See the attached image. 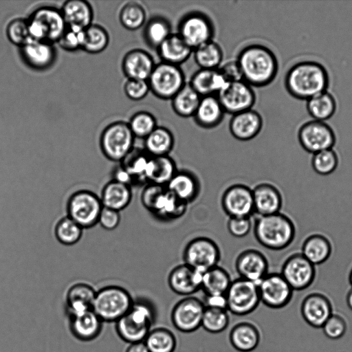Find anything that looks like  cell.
<instances>
[{
    "label": "cell",
    "mask_w": 352,
    "mask_h": 352,
    "mask_svg": "<svg viewBox=\"0 0 352 352\" xmlns=\"http://www.w3.org/2000/svg\"><path fill=\"white\" fill-rule=\"evenodd\" d=\"M332 252L330 240L324 234L314 233L304 240L300 253L315 266L327 261Z\"/></svg>",
    "instance_id": "obj_33"
},
{
    "label": "cell",
    "mask_w": 352,
    "mask_h": 352,
    "mask_svg": "<svg viewBox=\"0 0 352 352\" xmlns=\"http://www.w3.org/2000/svg\"><path fill=\"white\" fill-rule=\"evenodd\" d=\"M182 257L184 263L204 273L218 265L221 252L218 245L212 239L198 236L186 245Z\"/></svg>",
    "instance_id": "obj_10"
},
{
    "label": "cell",
    "mask_w": 352,
    "mask_h": 352,
    "mask_svg": "<svg viewBox=\"0 0 352 352\" xmlns=\"http://www.w3.org/2000/svg\"><path fill=\"white\" fill-rule=\"evenodd\" d=\"M218 69L229 82L243 80L241 69L236 60H232L221 65Z\"/></svg>",
    "instance_id": "obj_59"
},
{
    "label": "cell",
    "mask_w": 352,
    "mask_h": 352,
    "mask_svg": "<svg viewBox=\"0 0 352 352\" xmlns=\"http://www.w3.org/2000/svg\"><path fill=\"white\" fill-rule=\"evenodd\" d=\"M151 158L144 150H134L122 161V166L131 177L132 183L146 182V173Z\"/></svg>",
    "instance_id": "obj_44"
},
{
    "label": "cell",
    "mask_w": 352,
    "mask_h": 352,
    "mask_svg": "<svg viewBox=\"0 0 352 352\" xmlns=\"http://www.w3.org/2000/svg\"><path fill=\"white\" fill-rule=\"evenodd\" d=\"M298 139L302 148L312 154L333 148L336 141L332 128L325 122L316 120L308 121L300 127Z\"/></svg>",
    "instance_id": "obj_12"
},
{
    "label": "cell",
    "mask_w": 352,
    "mask_h": 352,
    "mask_svg": "<svg viewBox=\"0 0 352 352\" xmlns=\"http://www.w3.org/2000/svg\"><path fill=\"white\" fill-rule=\"evenodd\" d=\"M120 222V212L103 207L98 221L102 228L113 230L118 226Z\"/></svg>",
    "instance_id": "obj_58"
},
{
    "label": "cell",
    "mask_w": 352,
    "mask_h": 352,
    "mask_svg": "<svg viewBox=\"0 0 352 352\" xmlns=\"http://www.w3.org/2000/svg\"><path fill=\"white\" fill-rule=\"evenodd\" d=\"M83 230L67 216L58 221L55 226L54 234L56 239L60 243L72 245L80 241Z\"/></svg>",
    "instance_id": "obj_48"
},
{
    "label": "cell",
    "mask_w": 352,
    "mask_h": 352,
    "mask_svg": "<svg viewBox=\"0 0 352 352\" xmlns=\"http://www.w3.org/2000/svg\"><path fill=\"white\" fill-rule=\"evenodd\" d=\"M60 11L67 26L86 29L91 25L93 10L86 1H67L65 2Z\"/></svg>",
    "instance_id": "obj_34"
},
{
    "label": "cell",
    "mask_w": 352,
    "mask_h": 352,
    "mask_svg": "<svg viewBox=\"0 0 352 352\" xmlns=\"http://www.w3.org/2000/svg\"><path fill=\"white\" fill-rule=\"evenodd\" d=\"M229 82L217 69H199L192 76L190 86L201 97L218 94Z\"/></svg>",
    "instance_id": "obj_28"
},
{
    "label": "cell",
    "mask_w": 352,
    "mask_h": 352,
    "mask_svg": "<svg viewBox=\"0 0 352 352\" xmlns=\"http://www.w3.org/2000/svg\"><path fill=\"white\" fill-rule=\"evenodd\" d=\"M102 208L100 197L87 190L74 192L67 203V217L83 229L98 223Z\"/></svg>",
    "instance_id": "obj_8"
},
{
    "label": "cell",
    "mask_w": 352,
    "mask_h": 352,
    "mask_svg": "<svg viewBox=\"0 0 352 352\" xmlns=\"http://www.w3.org/2000/svg\"><path fill=\"white\" fill-rule=\"evenodd\" d=\"M254 234L258 243L271 250H281L294 241L296 227L293 221L280 212L258 216L254 225Z\"/></svg>",
    "instance_id": "obj_3"
},
{
    "label": "cell",
    "mask_w": 352,
    "mask_h": 352,
    "mask_svg": "<svg viewBox=\"0 0 352 352\" xmlns=\"http://www.w3.org/2000/svg\"><path fill=\"white\" fill-rule=\"evenodd\" d=\"M202 274L185 263L177 265L168 274V287L178 295L190 296L201 289Z\"/></svg>",
    "instance_id": "obj_21"
},
{
    "label": "cell",
    "mask_w": 352,
    "mask_h": 352,
    "mask_svg": "<svg viewBox=\"0 0 352 352\" xmlns=\"http://www.w3.org/2000/svg\"><path fill=\"white\" fill-rule=\"evenodd\" d=\"M204 302L195 296H186L173 306L170 319L174 327L183 333H192L201 325Z\"/></svg>",
    "instance_id": "obj_13"
},
{
    "label": "cell",
    "mask_w": 352,
    "mask_h": 352,
    "mask_svg": "<svg viewBox=\"0 0 352 352\" xmlns=\"http://www.w3.org/2000/svg\"><path fill=\"white\" fill-rule=\"evenodd\" d=\"M133 301L124 288L109 285L96 291L91 309L103 322H116L128 312Z\"/></svg>",
    "instance_id": "obj_5"
},
{
    "label": "cell",
    "mask_w": 352,
    "mask_h": 352,
    "mask_svg": "<svg viewBox=\"0 0 352 352\" xmlns=\"http://www.w3.org/2000/svg\"><path fill=\"white\" fill-rule=\"evenodd\" d=\"M306 108L314 120L324 122L334 115L337 103L334 96L326 91L307 100Z\"/></svg>",
    "instance_id": "obj_41"
},
{
    "label": "cell",
    "mask_w": 352,
    "mask_h": 352,
    "mask_svg": "<svg viewBox=\"0 0 352 352\" xmlns=\"http://www.w3.org/2000/svg\"><path fill=\"white\" fill-rule=\"evenodd\" d=\"M300 312L304 320L314 328H322L333 313L329 298L319 292L311 293L305 297L301 303Z\"/></svg>",
    "instance_id": "obj_20"
},
{
    "label": "cell",
    "mask_w": 352,
    "mask_h": 352,
    "mask_svg": "<svg viewBox=\"0 0 352 352\" xmlns=\"http://www.w3.org/2000/svg\"><path fill=\"white\" fill-rule=\"evenodd\" d=\"M177 171L175 161L169 155L151 156L146 173V184L166 186Z\"/></svg>",
    "instance_id": "obj_36"
},
{
    "label": "cell",
    "mask_w": 352,
    "mask_h": 352,
    "mask_svg": "<svg viewBox=\"0 0 352 352\" xmlns=\"http://www.w3.org/2000/svg\"><path fill=\"white\" fill-rule=\"evenodd\" d=\"M100 199L104 208L120 212L131 201V186L113 179L103 187Z\"/></svg>",
    "instance_id": "obj_31"
},
{
    "label": "cell",
    "mask_w": 352,
    "mask_h": 352,
    "mask_svg": "<svg viewBox=\"0 0 352 352\" xmlns=\"http://www.w3.org/2000/svg\"><path fill=\"white\" fill-rule=\"evenodd\" d=\"M144 33L148 45L156 48L172 34L169 23L160 16H155L147 23Z\"/></svg>",
    "instance_id": "obj_47"
},
{
    "label": "cell",
    "mask_w": 352,
    "mask_h": 352,
    "mask_svg": "<svg viewBox=\"0 0 352 352\" xmlns=\"http://www.w3.org/2000/svg\"><path fill=\"white\" fill-rule=\"evenodd\" d=\"M155 320V311L150 302L134 300L128 312L116 322V331L129 344L144 342Z\"/></svg>",
    "instance_id": "obj_4"
},
{
    "label": "cell",
    "mask_w": 352,
    "mask_h": 352,
    "mask_svg": "<svg viewBox=\"0 0 352 352\" xmlns=\"http://www.w3.org/2000/svg\"><path fill=\"white\" fill-rule=\"evenodd\" d=\"M252 226L250 217H230L227 221L228 232L236 238L246 236L250 232Z\"/></svg>",
    "instance_id": "obj_57"
},
{
    "label": "cell",
    "mask_w": 352,
    "mask_h": 352,
    "mask_svg": "<svg viewBox=\"0 0 352 352\" xmlns=\"http://www.w3.org/2000/svg\"><path fill=\"white\" fill-rule=\"evenodd\" d=\"M236 60L243 80L252 87L269 85L278 73V63L276 55L262 45L253 44L243 48Z\"/></svg>",
    "instance_id": "obj_2"
},
{
    "label": "cell",
    "mask_w": 352,
    "mask_h": 352,
    "mask_svg": "<svg viewBox=\"0 0 352 352\" xmlns=\"http://www.w3.org/2000/svg\"><path fill=\"white\" fill-rule=\"evenodd\" d=\"M232 281L228 272L217 265L202 274L201 289L206 296H226Z\"/></svg>",
    "instance_id": "obj_39"
},
{
    "label": "cell",
    "mask_w": 352,
    "mask_h": 352,
    "mask_svg": "<svg viewBox=\"0 0 352 352\" xmlns=\"http://www.w3.org/2000/svg\"><path fill=\"white\" fill-rule=\"evenodd\" d=\"M85 31L78 27H69L67 28L57 42L61 48L66 51L73 52L82 49L85 40Z\"/></svg>",
    "instance_id": "obj_53"
},
{
    "label": "cell",
    "mask_w": 352,
    "mask_h": 352,
    "mask_svg": "<svg viewBox=\"0 0 352 352\" xmlns=\"http://www.w3.org/2000/svg\"><path fill=\"white\" fill-rule=\"evenodd\" d=\"M20 49L24 62L36 70L48 69L56 60V49L50 43L32 40Z\"/></svg>",
    "instance_id": "obj_22"
},
{
    "label": "cell",
    "mask_w": 352,
    "mask_h": 352,
    "mask_svg": "<svg viewBox=\"0 0 352 352\" xmlns=\"http://www.w3.org/2000/svg\"><path fill=\"white\" fill-rule=\"evenodd\" d=\"M346 300L349 308L352 311V287L347 293Z\"/></svg>",
    "instance_id": "obj_62"
},
{
    "label": "cell",
    "mask_w": 352,
    "mask_h": 352,
    "mask_svg": "<svg viewBox=\"0 0 352 352\" xmlns=\"http://www.w3.org/2000/svg\"><path fill=\"white\" fill-rule=\"evenodd\" d=\"M254 213L266 216L280 212L283 197L280 190L270 183H261L252 188Z\"/></svg>",
    "instance_id": "obj_23"
},
{
    "label": "cell",
    "mask_w": 352,
    "mask_h": 352,
    "mask_svg": "<svg viewBox=\"0 0 352 352\" xmlns=\"http://www.w3.org/2000/svg\"><path fill=\"white\" fill-rule=\"evenodd\" d=\"M157 50L163 62L178 66L189 58L193 50L178 34H171Z\"/></svg>",
    "instance_id": "obj_35"
},
{
    "label": "cell",
    "mask_w": 352,
    "mask_h": 352,
    "mask_svg": "<svg viewBox=\"0 0 352 352\" xmlns=\"http://www.w3.org/2000/svg\"><path fill=\"white\" fill-rule=\"evenodd\" d=\"M147 81L150 91L163 100H171L186 85L181 68L163 61L155 65Z\"/></svg>",
    "instance_id": "obj_9"
},
{
    "label": "cell",
    "mask_w": 352,
    "mask_h": 352,
    "mask_svg": "<svg viewBox=\"0 0 352 352\" xmlns=\"http://www.w3.org/2000/svg\"><path fill=\"white\" fill-rule=\"evenodd\" d=\"M217 97L224 111L232 115L251 109L256 100L252 86L243 80L228 82Z\"/></svg>",
    "instance_id": "obj_15"
},
{
    "label": "cell",
    "mask_w": 352,
    "mask_h": 352,
    "mask_svg": "<svg viewBox=\"0 0 352 352\" xmlns=\"http://www.w3.org/2000/svg\"><path fill=\"white\" fill-rule=\"evenodd\" d=\"M119 18L124 28L129 30H136L145 23L146 12L141 5L130 2L122 7Z\"/></svg>",
    "instance_id": "obj_49"
},
{
    "label": "cell",
    "mask_w": 352,
    "mask_h": 352,
    "mask_svg": "<svg viewBox=\"0 0 352 352\" xmlns=\"http://www.w3.org/2000/svg\"><path fill=\"white\" fill-rule=\"evenodd\" d=\"M324 334L329 339L338 340L343 337L347 330L344 318L333 313L322 327Z\"/></svg>",
    "instance_id": "obj_54"
},
{
    "label": "cell",
    "mask_w": 352,
    "mask_h": 352,
    "mask_svg": "<svg viewBox=\"0 0 352 352\" xmlns=\"http://www.w3.org/2000/svg\"><path fill=\"white\" fill-rule=\"evenodd\" d=\"M126 96L132 100H140L144 98L150 91L147 80L128 79L124 86Z\"/></svg>",
    "instance_id": "obj_55"
},
{
    "label": "cell",
    "mask_w": 352,
    "mask_h": 352,
    "mask_svg": "<svg viewBox=\"0 0 352 352\" xmlns=\"http://www.w3.org/2000/svg\"><path fill=\"white\" fill-rule=\"evenodd\" d=\"M263 127L261 116L252 109L232 115L229 129L236 140L248 141L255 138Z\"/></svg>",
    "instance_id": "obj_24"
},
{
    "label": "cell",
    "mask_w": 352,
    "mask_h": 352,
    "mask_svg": "<svg viewBox=\"0 0 352 352\" xmlns=\"http://www.w3.org/2000/svg\"><path fill=\"white\" fill-rule=\"evenodd\" d=\"M213 26L208 16L200 12L184 16L178 27V34L192 50L212 40Z\"/></svg>",
    "instance_id": "obj_17"
},
{
    "label": "cell",
    "mask_w": 352,
    "mask_h": 352,
    "mask_svg": "<svg viewBox=\"0 0 352 352\" xmlns=\"http://www.w3.org/2000/svg\"><path fill=\"white\" fill-rule=\"evenodd\" d=\"M166 186L148 183L143 188L140 200L142 206L151 213L160 196L165 190Z\"/></svg>",
    "instance_id": "obj_56"
},
{
    "label": "cell",
    "mask_w": 352,
    "mask_h": 352,
    "mask_svg": "<svg viewBox=\"0 0 352 352\" xmlns=\"http://www.w3.org/2000/svg\"><path fill=\"white\" fill-rule=\"evenodd\" d=\"M187 206V203L178 199L166 188L156 201L151 214L160 220H175L185 214Z\"/></svg>",
    "instance_id": "obj_37"
},
{
    "label": "cell",
    "mask_w": 352,
    "mask_h": 352,
    "mask_svg": "<svg viewBox=\"0 0 352 352\" xmlns=\"http://www.w3.org/2000/svg\"><path fill=\"white\" fill-rule=\"evenodd\" d=\"M329 85V76L325 67L311 60L294 64L287 72L285 86L294 98L308 100L326 91Z\"/></svg>",
    "instance_id": "obj_1"
},
{
    "label": "cell",
    "mask_w": 352,
    "mask_h": 352,
    "mask_svg": "<svg viewBox=\"0 0 352 352\" xmlns=\"http://www.w3.org/2000/svg\"><path fill=\"white\" fill-rule=\"evenodd\" d=\"M155 64L147 52L135 49L128 52L122 60V70L128 79L148 80Z\"/></svg>",
    "instance_id": "obj_25"
},
{
    "label": "cell",
    "mask_w": 352,
    "mask_h": 352,
    "mask_svg": "<svg viewBox=\"0 0 352 352\" xmlns=\"http://www.w3.org/2000/svg\"><path fill=\"white\" fill-rule=\"evenodd\" d=\"M168 191L188 204L193 201L200 192V184L197 177L190 171L180 170L166 184Z\"/></svg>",
    "instance_id": "obj_27"
},
{
    "label": "cell",
    "mask_w": 352,
    "mask_h": 352,
    "mask_svg": "<svg viewBox=\"0 0 352 352\" xmlns=\"http://www.w3.org/2000/svg\"><path fill=\"white\" fill-rule=\"evenodd\" d=\"M280 274L294 291L304 290L315 279L316 266L300 252H295L285 259Z\"/></svg>",
    "instance_id": "obj_14"
},
{
    "label": "cell",
    "mask_w": 352,
    "mask_h": 352,
    "mask_svg": "<svg viewBox=\"0 0 352 352\" xmlns=\"http://www.w3.org/2000/svg\"><path fill=\"white\" fill-rule=\"evenodd\" d=\"M232 346L240 352H250L259 344L261 333L252 322L243 321L236 324L229 335Z\"/></svg>",
    "instance_id": "obj_30"
},
{
    "label": "cell",
    "mask_w": 352,
    "mask_h": 352,
    "mask_svg": "<svg viewBox=\"0 0 352 352\" xmlns=\"http://www.w3.org/2000/svg\"><path fill=\"white\" fill-rule=\"evenodd\" d=\"M125 352H150L144 342L129 344Z\"/></svg>",
    "instance_id": "obj_61"
},
{
    "label": "cell",
    "mask_w": 352,
    "mask_h": 352,
    "mask_svg": "<svg viewBox=\"0 0 352 352\" xmlns=\"http://www.w3.org/2000/svg\"><path fill=\"white\" fill-rule=\"evenodd\" d=\"M96 291L89 285L78 283L72 285L66 293V309L68 317L91 310Z\"/></svg>",
    "instance_id": "obj_26"
},
{
    "label": "cell",
    "mask_w": 352,
    "mask_h": 352,
    "mask_svg": "<svg viewBox=\"0 0 352 352\" xmlns=\"http://www.w3.org/2000/svg\"><path fill=\"white\" fill-rule=\"evenodd\" d=\"M175 144L172 132L164 126H157L144 138V151L152 157L168 155Z\"/></svg>",
    "instance_id": "obj_38"
},
{
    "label": "cell",
    "mask_w": 352,
    "mask_h": 352,
    "mask_svg": "<svg viewBox=\"0 0 352 352\" xmlns=\"http://www.w3.org/2000/svg\"><path fill=\"white\" fill-rule=\"evenodd\" d=\"M205 307L226 309V296H206Z\"/></svg>",
    "instance_id": "obj_60"
},
{
    "label": "cell",
    "mask_w": 352,
    "mask_h": 352,
    "mask_svg": "<svg viewBox=\"0 0 352 352\" xmlns=\"http://www.w3.org/2000/svg\"><path fill=\"white\" fill-rule=\"evenodd\" d=\"M311 164L316 173L328 175L338 167V157L333 148L327 149L313 154Z\"/></svg>",
    "instance_id": "obj_51"
},
{
    "label": "cell",
    "mask_w": 352,
    "mask_h": 352,
    "mask_svg": "<svg viewBox=\"0 0 352 352\" xmlns=\"http://www.w3.org/2000/svg\"><path fill=\"white\" fill-rule=\"evenodd\" d=\"M128 124L135 138L143 139L146 138L157 126L154 116L145 111L135 113Z\"/></svg>",
    "instance_id": "obj_50"
},
{
    "label": "cell",
    "mask_w": 352,
    "mask_h": 352,
    "mask_svg": "<svg viewBox=\"0 0 352 352\" xmlns=\"http://www.w3.org/2000/svg\"><path fill=\"white\" fill-rule=\"evenodd\" d=\"M226 308L236 316L253 312L261 302L258 285L241 278L232 281L226 294Z\"/></svg>",
    "instance_id": "obj_11"
},
{
    "label": "cell",
    "mask_w": 352,
    "mask_h": 352,
    "mask_svg": "<svg viewBox=\"0 0 352 352\" xmlns=\"http://www.w3.org/2000/svg\"><path fill=\"white\" fill-rule=\"evenodd\" d=\"M28 23L32 40L52 44L58 41L67 28L61 11L49 6L36 9L30 16Z\"/></svg>",
    "instance_id": "obj_6"
},
{
    "label": "cell",
    "mask_w": 352,
    "mask_h": 352,
    "mask_svg": "<svg viewBox=\"0 0 352 352\" xmlns=\"http://www.w3.org/2000/svg\"><path fill=\"white\" fill-rule=\"evenodd\" d=\"M234 266L239 278L257 284L268 274L267 258L254 249L241 252L235 260Z\"/></svg>",
    "instance_id": "obj_19"
},
{
    "label": "cell",
    "mask_w": 352,
    "mask_h": 352,
    "mask_svg": "<svg viewBox=\"0 0 352 352\" xmlns=\"http://www.w3.org/2000/svg\"><path fill=\"white\" fill-rule=\"evenodd\" d=\"M135 136L129 124L122 121L111 123L101 133L100 145L103 155L113 162H122L133 151Z\"/></svg>",
    "instance_id": "obj_7"
},
{
    "label": "cell",
    "mask_w": 352,
    "mask_h": 352,
    "mask_svg": "<svg viewBox=\"0 0 352 352\" xmlns=\"http://www.w3.org/2000/svg\"><path fill=\"white\" fill-rule=\"evenodd\" d=\"M230 322V316L226 309L205 307L201 325L206 331L219 333L224 331Z\"/></svg>",
    "instance_id": "obj_46"
},
{
    "label": "cell",
    "mask_w": 352,
    "mask_h": 352,
    "mask_svg": "<svg viewBox=\"0 0 352 352\" xmlns=\"http://www.w3.org/2000/svg\"><path fill=\"white\" fill-rule=\"evenodd\" d=\"M349 283L352 287V268L350 271V273H349Z\"/></svg>",
    "instance_id": "obj_63"
},
{
    "label": "cell",
    "mask_w": 352,
    "mask_h": 352,
    "mask_svg": "<svg viewBox=\"0 0 352 352\" xmlns=\"http://www.w3.org/2000/svg\"><path fill=\"white\" fill-rule=\"evenodd\" d=\"M223 212L230 217H250L254 213L252 188L242 184L228 187L221 196Z\"/></svg>",
    "instance_id": "obj_18"
},
{
    "label": "cell",
    "mask_w": 352,
    "mask_h": 352,
    "mask_svg": "<svg viewBox=\"0 0 352 352\" xmlns=\"http://www.w3.org/2000/svg\"><path fill=\"white\" fill-rule=\"evenodd\" d=\"M193 50L195 63L200 69H214L221 65L223 52L219 45L214 41L211 40Z\"/></svg>",
    "instance_id": "obj_43"
},
{
    "label": "cell",
    "mask_w": 352,
    "mask_h": 352,
    "mask_svg": "<svg viewBox=\"0 0 352 352\" xmlns=\"http://www.w3.org/2000/svg\"><path fill=\"white\" fill-rule=\"evenodd\" d=\"M144 342L150 352H174L177 347L174 333L162 327L151 329Z\"/></svg>",
    "instance_id": "obj_42"
},
{
    "label": "cell",
    "mask_w": 352,
    "mask_h": 352,
    "mask_svg": "<svg viewBox=\"0 0 352 352\" xmlns=\"http://www.w3.org/2000/svg\"><path fill=\"white\" fill-rule=\"evenodd\" d=\"M257 285L261 302L270 308L281 309L292 300L294 290L280 273H268Z\"/></svg>",
    "instance_id": "obj_16"
},
{
    "label": "cell",
    "mask_w": 352,
    "mask_h": 352,
    "mask_svg": "<svg viewBox=\"0 0 352 352\" xmlns=\"http://www.w3.org/2000/svg\"><path fill=\"white\" fill-rule=\"evenodd\" d=\"M201 98V96L186 83L172 98V108L177 116L189 118L194 116Z\"/></svg>",
    "instance_id": "obj_40"
},
{
    "label": "cell",
    "mask_w": 352,
    "mask_h": 352,
    "mask_svg": "<svg viewBox=\"0 0 352 352\" xmlns=\"http://www.w3.org/2000/svg\"><path fill=\"white\" fill-rule=\"evenodd\" d=\"M103 322L91 310L83 314L69 317V327L78 340L90 341L96 338L102 331Z\"/></svg>",
    "instance_id": "obj_29"
},
{
    "label": "cell",
    "mask_w": 352,
    "mask_h": 352,
    "mask_svg": "<svg viewBox=\"0 0 352 352\" xmlns=\"http://www.w3.org/2000/svg\"><path fill=\"white\" fill-rule=\"evenodd\" d=\"M224 113L217 97L211 95L201 97L193 117L199 126L211 129L221 122Z\"/></svg>",
    "instance_id": "obj_32"
},
{
    "label": "cell",
    "mask_w": 352,
    "mask_h": 352,
    "mask_svg": "<svg viewBox=\"0 0 352 352\" xmlns=\"http://www.w3.org/2000/svg\"><path fill=\"white\" fill-rule=\"evenodd\" d=\"M8 40L14 45L22 47L32 39L30 37L28 19H15L6 28Z\"/></svg>",
    "instance_id": "obj_52"
},
{
    "label": "cell",
    "mask_w": 352,
    "mask_h": 352,
    "mask_svg": "<svg viewBox=\"0 0 352 352\" xmlns=\"http://www.w3.org/2000/svg\"><path fill=\"white\" fill-rule=\"evenodd\" d=\"M109 41L107 30L99 25L91 24L85 29L82 50L88 53L98 54L106 49Z\"/></svg>",
    "instance_id": "obj_45"
}]
</instances>
